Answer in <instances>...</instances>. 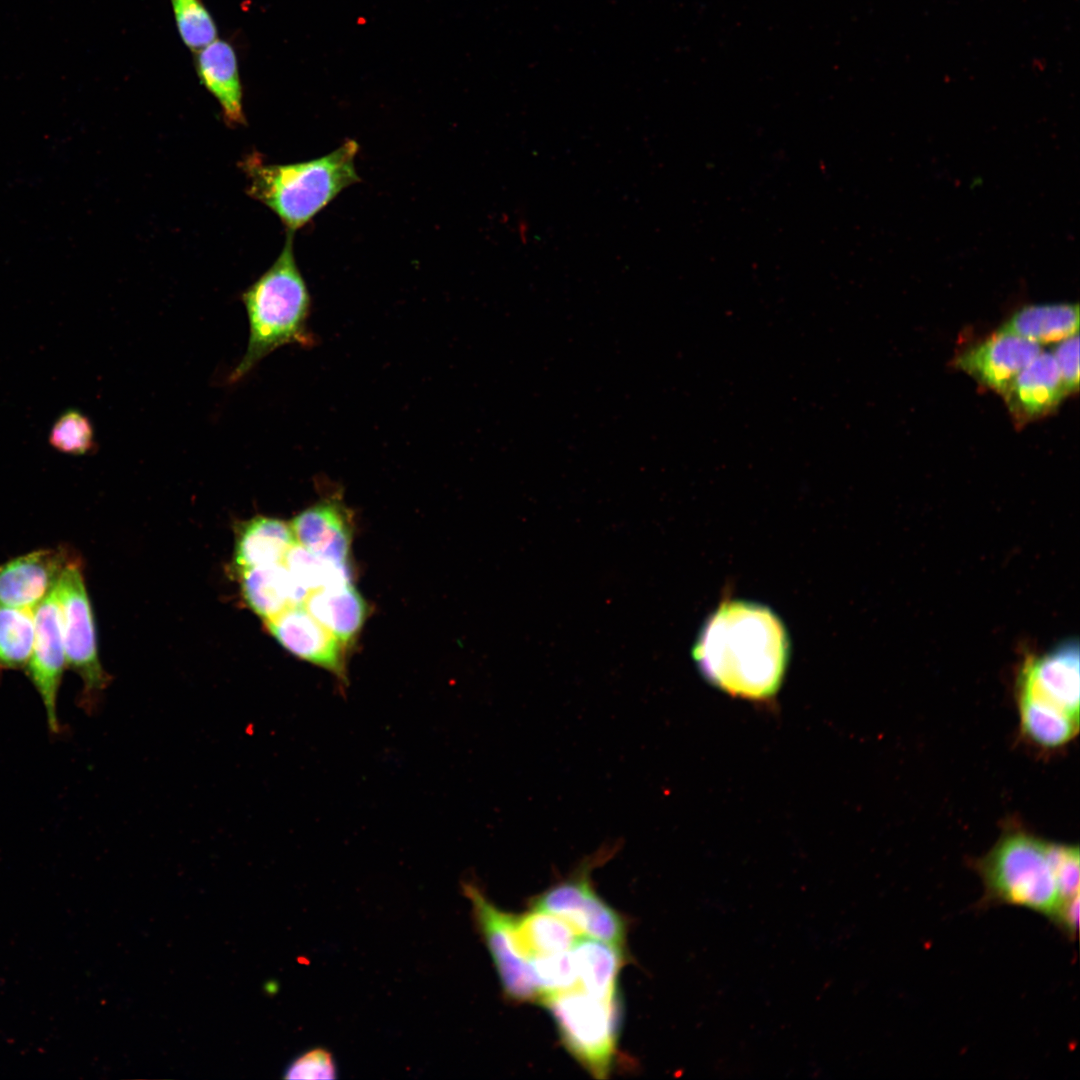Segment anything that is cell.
<instances>
[{
  "label": "cell",
  "instance_id": "obj_1",
  "mask_svg": "<svg viewBox=\"0 0 1080 1080\" xmlns=\"http://www.w3.org/2000/svg\"><path fill=\"white\" fill-rule=\"evenodd\" d=\"M692 651L698 671L712 686L759 702L773 698L781 687L790 644L770 608L726 598L706 619Z\"/></svg>",
  "mask_w": 1080,
  "mask_h": 1080
},
{
  "label": "cell",
  "instance_id": "obj_2",
  "mask_svg": "<svg viewBox=\"0 0 1080 1080\" xmlns=\"http://www.w3.org/2000/svg\"><path fill=\"white\" fill-rule=\"evenodd\" d=\"M358 149L357 142L348 139L325 156L292 164H267L258 152H251L240 161L246 192L294 233L342 190L360 181L355 167Z\"/></svg>",
  "mask_w": 1080,
  "mask_h": 1080
},
{
  "label": "cell",
  "instance_id": "obj_3",
  "mask_svg": "<svg viewBox=\"0 0 1080 1080\" xmlns=\"http://www.w3.org/2000/svg\"><path fill=\"white\" fill-rule=\"evenodd\" d=\"M293 234L288 232L275 262L241 296L249 322L245 354L228 381L242 380L268 354L277 348L314 344L307 322L311 299L293 252Z\"/></svg>",
  "mask_w": 1080,
  "mask_h": 1080
},
{
  "label": "cell",
  "instance_id": "obj_4",
  "mask_svg": "<svg viewBox=\"0 0 1080 1080\" xmlns=\"http://www.w3.org/2000/svg\"><path fill=\"white\" fill-rule=\"evenodd\" d=\"M973 865L984 887L981 909L1017 906L1050 919L1061 902L1048 842L1028 832H1006Z\"/></svg>",
  "mask_w": 1080,
  "mask_h": 1080
},
{
  "label": "cell",
  "instance_id": "obj_5",
  "mask_svg": "<svg viewBox=\"0 0 1080 1080\" xmlns=\"http://www.w3.org/2000/svg\"><path fill=\"white\" fill-rule=\"evenodd\" d=\"M569 1052L596 1078H606L616 1055L618 998L569 989L540 1000Z\"/></svg>",
  "mask_w": 1080,
  "mask_h": 1080
},
{
  "label": "cell",
  "instance_id": "obj_6",
  "mask_svg": "<svg viewBox=\"0 0 1080 1080\" xmlns=\"http://www.w3.org/2000/svg\"><path fill=\"white\" fill-rule=\"evenodd\" d=\"M616 849L607 845L585 858L566 879L536 897L533 908L561 918L581 936L623 948L624 919L595 892L590 878L592 870Z\"/></svg>",
  "mask_w": 1080,
  "mask_h": 1080
},
{
  "label": "cell",
  "instance_id": "obj_7",
  "mask_svg": "<svg viewBox=\"0 0 1080 1080\" xmlns=\"http://www.w3.org/2000/svg\"><path fill=\"white\" fill-rule=\"evenodd\" d=\"M55 591L66 663L82 680L81 701L88 708L96 703L110 678L99 659L94 616L79 559L66 567Z\"/></svg>",
  "mask_w": 1080,
  "mask_h": 1080
},
{
  "label": "cell",
  "instance_id": "obj_8",
  "mask_svg": "<svg viewBox=\"0 0 1080 1080\" xmlns=\"http://www.w3.org/2000/svg\"><path fill=\"white\" fill-rule=\"evenodd\" d=\"M476 928L494 962L503 991L512 1000H539L528 960L519 951L512 930L513 915L496 907L473 883H464Z\"/></svg>",
  "mask_w": 1080,
  "mask_h": 1080
},
{
  "label": "cell",
  "instance_id": "obj_9",
  "mask_svg": "<svg viewBox=\"0 0 1080 1080\" xmlns=\"http://www.w3.org/2000/svg\"><path fill=\"white\" fill-rule=\"evenodd\" d=\"M1079 643L1066 639L1040 655H1028L1017 678V695L1079 718Z\"/></svg>",
  "mask_w": 1080,
  "mask_h": 1080
},
{
  "label": "cell",
  "instance_id": "obj_10",
  "mask_svg": "<svg viewBox=\"0 0 1080 1080\" xmlns=\"http://www.w3.org/2000/svg\"><path fill=\"white\" fill-rule=\"evenodd\" d=\"M34 615V645L25 668L42 700L48 727L57 733L60 729L57 699L67 663L55 589L34 609Z\"/></svg>",
  "mask_w": 1080,
  "mask_h": 1080
},
{
  "label": "cell",
  "instance_id": "obj_11",
  "mask_svg": "<svg viewBox=\"0 0 1080 1080\" xmlns=\"http://www.w3.org/2000/svg\"><path fill=\"white\" fill-rule=\"evenodd\" d=\"M78 559L64 546L22 554L0 564V606L35 609Z\"/></svg>",
  "mask_w": 1080,
  "mask_h": 1080
},
{
  "label": "cell",
  "instance_id": "obj_12",
  "mask_svg": "<svg viewBox=\"0 0 1080 1080\" xmlns=\"http://www.w3.org/2000/svg\"><path fill=\"white\" fill-rule=\"evenodd\" d=\"M1041 352L1039 344L998 330L961 352L955 365L978 383L1002 395Z\"/></svg>",
  "mask_w": 1080,
  "mask_h": 1080
},
{
  "label": "cell",
  "instance_id": "obj_13",
  "mask_svg": "<svg viewBox=\"0 0 1080 1080\" xmlns=\"http://www.w3.org/2000/svg\"><path fill=\"white\" fill-rule=\"evenodd\" d=\"M277 642L294 656L345 679L346 647L304 606L294 605L265 621Z\"/></svg>",
  "mask_w": 1080,
  "mask_h": 1080
},
{
  "label": "cell",
  "instance_id": "obj_14",
  "mask_svg": "<svg viewBox=\"0 0 1080 1080\" xmlns=\"http://www.w3.org/2000/svg\"><path fill=\"white\" fill-rule=\"evenodd\" d=\"M1066 395L1051 352H1041L1035 357L1002 394L1018 424L1049 414Z\"/></svg>",
  "mask_w": 1080,
  "mask_h": 1080
},
{
  "label": "cell",
  "instance_id": "obj_15",
  "mask_svg": "<svg viewBox=\"0 0 1080 1080\" xmlns=\"http://www.w3.org/2000/svg\"><path fill=\"white\" fill-rule=\"evenodd\" d=\"M194 67L201 84L217 100L224 121L230 127L246 125L243 87L234 47L217 38L194 53Z\"/></svg>",
  "mask_w": 1080,
  "mask_h": 1080
},
{
  "label": "cell",
  "instance_id": "obj_16",
  "mask_svg": "<svg viewBox=\"0 0 1080 1080\" xmlns=\"http://www.w3.org/2000/svg\"><path fill=\"white\" fill-rule=\"evenodd\" d=\"M290 524L299 545L325 559L347 563L352 527L341 504L320 502L302 511Z\"/></svg>",
  "mask_w": 1080,
  "mask_h": 1080
},
{
  "label": "cell",
  "instance_id": "obj_17",
  "mask_svg": "<svg viewBox=\"0 0 1080 1080\" xmlns=\"http://www.w3.org/2000/svg\"><path fill=\"white\" fill-rule=\"evenodd\" d=\"M238 573L245 602L264 621L294 605L303 604L309 594L284 563L248 568Z\"/></svg>",
  "mask_w": 1080,
  "mask_h": 1080
},
{
  "label": "cell",
  "instance_id": "obj_18",
  "mask_svg": "<svg viewBox=\"0 0 1080 1080\" xmlns=\"http://www.w3.org/2000/svg\"><path fill=\"white\" fill-rule=\"evenodd\" d=\"M296 543L291 524L271 517H254L238 529L234 549L237 570L283 563Z\"/></svg>",
  "mask_w": 1080,
  "mask_h": 1080
},
{
  "label": "cell",
  "instance_id": "obj_19",
  "mask_svg": "<svg viewBox=\"0 0 1080 1080\" xmlns=\"http://www.w3.org/2000/svg\"><path fill=\"white\" fill-rule=\"evenodd\" d=\"M303 604L346 648L367 616V604L351 583L312 591Z\"/></svg>",
  "mask_w": 1080,
  "mask_h": 1080
},
{
  "label": "cell",
  "instance_id": "obj_20",
  "mask_svg": "<svg viewBox=\"0 0 1080 1080\" xmlns=\"http://www.w3.org/2000/svg\"><path fill=\"white\" fill-rule=\"evenodd\" d=\"M1078 304L1028 305L1016 311L1000 331L1037 344L1060 342L1078 334Z\"/></svg>",
  "mask_w": 1080,
  "mask_h": 1080
},
{
  "label": "cell",
  "instance_id": "obj_21",
  "mask_svg": "<svg viewBox=\"0 0 1080 1080\" xmlns=\"http://www.w3.org/2000/svg\"><path fill=\"white\" fill-rule=\"evenodd\" d=\"M578 984L593 996H617V977L623 964L622 948L579 936L571 948Z\"/></svg>",
  "mask_w": 1080,
  "mask_h": 1080
},
{
  "label": "cell",
  "instance_id": "obj_22",
  "mask_svg": "<svg viewBox=\"0 0 1080 1080\" xmlns=\"http://www.w3.org/2000/svg\"><path fill=\"white\" fill-rule=\"evenodd\" d=\"M512 930L515 943L527 960L568 951L580 936L561 918L535 909L513 915Z\"/></svg>",
  "mask_w": 1080,
  "mask_h": 1080
},
{
  "label": "cell",
  "instance_id": "obj_23",
  "mask_svg": "<svg viewBox=\"0 0 1080 1080\" xmlns=\"http://www.w3.org/2000/svg\"><path fill=\"white\" fill-rule=\"evenodd\" d=\"M1018 708L1024 736L1042 748L1061 747L1078 733L1079 718L1049 704L1018 696Z\"/></svg>",
  "mask_w": 1080,
  "mask_h": 1080
},
{
  "label": "cell",
  "instance_id": "obj_24",
  "mask_svg": "<svg viewBox=\"0 0 1080 1080\" xmlns=\"http://www.w3.org/2000/svg\"><path fill=\"white\" fill-rule=\"evenodd\" d=\"M34 638V609L0 606V669L26 667Z\"/></svg>",
  "mask_w": 1080,
  "mask_h": 1080
},
{
  "label": "cell",
  "instance_id": "obj_25",
  "mask_svg": "<svg viewBox=\"0 0 1080 1080\" xmlns=\"http://www.w3.org/2000/svg\"><path fill=\"white\" fill-rule=\"evenodd\" d=\"M283 563L296 582L308 593L350 583L351 580L347 563H336L320 557L298 543L289 549Z\"/></svg>",
  "mask_w": 1080,
  "mask_h": 1080
},
{
  "label": "cell",
  "instance_id": "obj_26",
  "mask_svg": "<svg viewBox=\"0 0 1080 1080\" xmlns=\"http://www.w3.org/2000/svg\"><path fill=\"white\" fill-rule=\"evenodd\" d=\"M178 33L193 53L218 38L217 25L202 0H170Z\"/></svg>",
  "mask_w": 1080,
  "mask_h": 1080
},
{
  "label": "cell",
  "instance_id": "obj_27",
  "mask_svg": "<svg viewBox=\"0 0 1080 1080\" xmlns=\"http://www.w3.org/2000/svg\"><path fill=\"white\" fill-rule=\"evenodd\" d=\"M528 962L540 994L539 1000L548 995L576 988L578 985L571 949L535 956L528 959Z\"/></svg>",
  "mask_w": 1080,
  "mask_h": 1080
},
{
  "label": "cell",
  "instance_id": "obj_28",
  "mask_svg": "<svg viewBox=\"0 0 1080 1080\" xmlns=\"http://www.w3.org/2000/svg\"><path fill=\"white\" fill-rule=\"evenodd\" d=\"M49 443L62 453L85 455L96 448L93 425L81 411L68 409L54 422Z\"/></svg>",
  "mask_w": 1080,
  "mask_h": 1080
},
{
  "label": "cell",
  "instance_id": "obj_29",
  "mask_svg": "<svg viewBox=\"0 0 1080 1080\" xmlns=\"http://www.w3.org/2000/svg\"><path fill=\"white\" fill-rule=\"evenodd\" d=\"M1048 853L1061 901L1079 895V849L1048 842Z\"/></svg>",
  "mask_w": 1080,
  "mask_h": 1080
},
{
  "label": "cell",
  "instance_id": "obj_30",
  "mask_svg": "<svg viewBox=\"0 0 1080 1080\" xmlns=\"http://www.w3.org/2000/svg\"><path fill=\"white\" fill-rule=\"evenodd\" d=\"M333 1055L325 1048H314L295 1058L286 1068L287 1079L331 1080L337 1078Z\"/></svg>",
  "mask_w": 1080,
  "mask_h": 1080
},
{
  "label": "cell",
  "instance_id": "obj_31",
  "mask_svg": "<svg viewBox=\"0 0 1080 1080\" xmlns=\"http://www.w3.org/2000/svg\"><path fill=\"white\" fill-rule=\"evenodd\" d=\"M1065 391L1077 392L1079 386V336L1075 334L1058 342L1052 353Z\"/></svg>",
  "mask_w": 1080,
  "mask_h": 1080
},
{
  "label": "cell",
  "instance_id": "obj_32",
  "mask_svg": "<svg viewBox=\"0 0 1080 1080\" xmlns=\"http://www.w3.org/2000/svg\"><path fill=\"white\" fill-rule=\"evenodd\" d=\"M1079 895L1062 900L1050 917L1055 927L1070 941L1078 936Z\"/></svg>",
  "mask_w": 1080,
  "mask_h": 1080
}]
</instances>
